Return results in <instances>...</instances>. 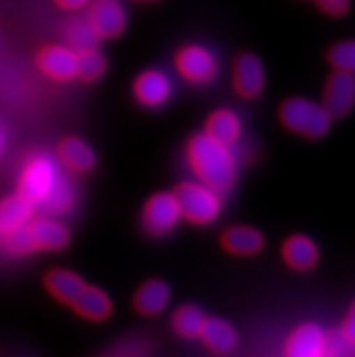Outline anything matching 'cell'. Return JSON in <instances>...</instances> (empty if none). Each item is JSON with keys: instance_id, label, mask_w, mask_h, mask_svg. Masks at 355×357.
<instances>
[{"instance_id": "obj_31", "label": "cell", "mask_w": 355, "mask_h": 357, "mask_svg": "<svg viewBox=\"0 0 355 357\" xmlns=\"http://www.w3.org/2000/svg\"><path fill=\"white\" fill-rule=\"evenodd\" d=\"M4 147H6V135L2 132V129H0V154H2Z\"/></svg>"}, {"instance_id": "obj_6", "label": "cell", "mask_w": 355, "mask_h": 357, "mask_svg": "<svg viewBox=\"0 0 355 357\" xmlns=\"http://www.w3.org/2000/svg\"><path fill=\"white\" fill-rule=\"evenodd\" d=\"M174 69L185 82L192 86H207L216 80L220 62L216 54L205 45L187 44L176 51Z\"/></svg>"}, {"instance_id": "obj_12", "label": "cell", "mask_w": 355, "mask_h": 357, "mask_svg": "<svg viewBox=\"0 0 355 357\" xmlns=\"http://www.w3.org/2000/svg\"><path fill=\"white\" fill-rule=\"evenodd\" d=\"M133 96L147 109L162 107L172 96V80L160 69L142 71L133 82Z\"/></svg>"}, {"instance_id": "obj_23", "label": "cell", "mask_w": 355, "mask_h": 357, "mask_svg": "<svg viewBox=\"0 0 355 357\" xmlns=\"http://www.w3.org/2000/svg\"><path fill=\"white\" fill-rule=\"evenodd\" d=\"M207 316L196 305H181L172 312L171 326L176 335L183 340H196L202 332V326Z\"/></svg>"}, {"instance_id": "obj_8", "label": "cell", "mask_w": 355, "mask_h": 357, "mask_svg": "<svg viewBox=\"0 0 355 357\" xmlns=\"http://www.w3.org/2000/svg\"><path fill=\"white\" fill-rule=\"evenodd\" d=\"M86 18L100 40L116 38L127 27L126 8L120 0H89Z\"/></svg>"}, {"instance_id": "obj_11", "label": "cell", "mask_w": 355, "mask_h": 357, "mask_svg": "<svg viewBox=\"0 0 355 357\" xmlns=\"http://www.w3.org/2000/svg\"><path fill=\"white\" fill-rule=\"evenodd\" d=\"M265 68L259 56L254 53H243L234 60L232 86L236 95L245 100H254L265 89Z\"/></svg>"}, {"instance_id": "obj_18", "label": "cell", "mask_w": 355, "mask_h": 357, "mask_svg": "<svg viewBox=\"0 0 355 357\" xmlns=\"http://www.w3.org/2000/svg\"><path fill=\"white\" fill-rule=\"evenodd\" d=\"M171 303V287L163 280H149L135 292L133 305L142 316L153 317L162 314Z\"/></svg>"}, {"instance_id": "obj_20", "label": "cell", "mask_w": 355, "mask_h": 357, "mask_svg": "<svg viewBox=\"0 0 355 357\" xmlns=\"http://www.w3.org/2000/svg\"><path fill=\"white\" fill-rule=\"evenodd\" d=\"M44 287L56 301L63 305H71L78 298L82 289L86 287V281L75 271L59 267L45 272Z\"/></svg>"}, {"instance_id": "obj_21", "label": "cell", "mask_w": 355, "mask_h": 357, "mask_svg": "<svg viewBox=\"0 0 355 357\" xmlns=\"http://www.w3.org/2000/svg\"><path fill=\"white\" fill-rule=\"evenodd\" d=\"M243 131V123L239 114L234 109L220 107L214 113L209 114L207 122H205V129L203 132H207L211 138H214L220 144H225L229 147L238 144L239 136Z\"/></svg>"}, {"instance_id": "obj_28", "label": "cell", "mask_w": 355, "mask_h": 357, "mask_svg": "<svg viewBox=\"0 0 355 357\" xmlns=\"http://www.w3.org/2000/svg\"><path fill=\"white\" fill-rule=\"evenodd\" d=\"M341 337L347 341L348 349H354V340H355V312H354V307L348 310L347 314V319L342 323V328H341Z\"/></svg>"}, {"instance_id": "obj_27", "label": "cell", "mask_w": 355, "mask_h": 357, "mask_svg": "<svg viewBox=\"0 0 355 357\" xmlns=\"http://www.w3.org/2000/svg\"><path fill=\"white\" fill-rule=\"evenodd\" d=\"M317 8L330 17H342L350 9V0H315Z\"/></svg>"}, {"instance_id": "obj_29", "label": "cell", "mask_w": 355, "mask_h": 357, "mask_svg": "<svg viewBox=\"0 0 355 357\" xmlns=\"http://www.w3.org/2000/svg\"><path fill=\"white\" fill-rule=\"evenodd\" d=\"M54 2H56L59 8L66 9V11H78V9L86 8L89 4V0H54Z\"/></svg>"}, {"instance_id": "obj_9", "label": "cell", "mask_w": 355, "mask_h": 357, "mask_svg": "<svg viewBox=\"0 0 355 357\" xmlns=\"http://www.w3.org/2000/svg\"><path fill=\"white\" fill-rule=\"evenodd\" d=\"M330 354V337L317 323L296 326L285 343V357H326Z\"/></svg>"}, {"instance_id": "obj_19", "label": "cell", "mask_w": 355, "mask_h": 357, "mask_svg": "<svg viewBox=\"0 0 355 357\" xmlns=\"http://www.w3.org/2000/svg\"><path fill=\"white\" fill-rule=\"evenodd\" d=\"M198 337L212 354L218 356L230 354L238 347V332L221 317H207Z\"/></svg>"}, {"instance_id": "obj_5", "label": "cell", "mask_w": 355, "mask_h": 357, "mask_svg": "<svg viewBox=\"0 0 355 357\" xmlns=\"http://www.w3.org/2000/svg\"><path fill=\"white\" fill-rule=\"evenodd\" d=\"M172 192L180 205L181 220L192 225H211L223 211V195L198 180L183 181Z\"/></svg>"}, {"instance_id": "obj_24", "label": "cell", "mask_w": 355, "mask_h": 357, "mask_svg": "<svg viewBox=\"0 0 355 357\" xmlns=\"http://www.w3.org/2000/svg\"><path fill=\"white\" fill-rule=\"evenodd\" d=\"M63 38H66V45H69L77 53L78 51L91 50V47H98L100 44V38L93 31V27L87 22L86 17L71 18L63 26Z\"/></svg>"}, {"instance_id": "obj_26", "label": "cell", "mask_w": 355, "mask_h": 357, "mask_svg": "<svg viewBox=\"0 0 355 357\" xmlns=\"http://www.w3.org/2000/svg\"><path fill=\"white\" fill-rule=\"evenodd\" d=\"M328 62L333 71H348L355 69V44L352 40L339 42L328 51Z\"/></svg>"}, {"instance_id": "obj_2", "label": "cell", "mask_w": 355, "mask_h": 357, "mask_svg": "<svg viewBox=\"0 0 355 357\" xmlns=\"http://www.w3.org/2000/svg\"><path fill=\"white\" fill-rule=\"evenodd\" d=\"M185 160L194 178L220 195L229 192L238 180V162L232 147L220 144L207 132H196L185 145Z\"/></svg>"}, {"instance_id": "obj_32", "label": "cell", "mask_w": 355, "mask_h": 357, "mask_svg": "<svg viewBox=\"0 0 355 357\" xmlns=\"http://www.w3.org/2000/svg\"><path fill=\"white\" fill-rule=\"evenodd\" d=\"M136 2H156V0H136Z\"/></svg>"}, {"instance_id": "obj_25", "label": "cell", "mask_w": 355, "mask_h": 357, "mask_svg": "<svg viewBox=\"0 0 355 357\" xmlns=\"http://www.w3.org/2000/svg\"><path fill=\"white\" fill-rule=\"evenodd\" d=\"M107 71V60L98 51V47L78 51L77 78L84 82H96Z\"/></svg>"}, {"instance_id": "obj_13", "label": "cell", "mask_w": 355, "mask_h": 357, "mask_svg": "<svg viewBox=\"0 0 355 357\" xmlns=\"http://www.w3.org/2000/svg\"><path fill=\"white\" fill-rule=\"evenodd\" d=\"M355 98V78L348 71H333L324 84L323 107L332 118L347 116Z\"/></svg>"}, {"instance_id": "obj_16", "label": "cell", "mask_w": 355, "mask_h": 357, "mask_svg": "<svg viewBox=\"0 0 355 357\" xmlns=\"http://www.w3.org/2000/svg\"><path fill=\"white\" fill-rule=\"evenodd\" d=\"M281 256L292 271L306 272L319 263V249L312 238L305 234H292L285 240Z\"/></svg>"}, {"instance_id": "obj_4", "label": "cell", "mask_w": 355, "mask_h": 357, "mask_svg": "<svg viewBox=\"0 0 355 357\" xmlns=\"http://www.w3.org/2000/svg\"><path fill=\"white\" fill-rule=\"evenodd\" d=\"M332 120V114L323 107V104H317L314 100L303 98V96L285 100L279 107V122L283 123L288 131L310 138V140H319L328 135Z\"/></svg>"}, {"instance_id": "obj_3", "label": "cell", "mask_w": 355, "mask_h": 357, "mask_svg": "<svg viewBox=\"0 0 355 357\" xmlns=\"http://www.w3.org/2000/svg\"><path fill=\"white\" fill-rule=\"evenodd\" d=\"M69 241V229L60 220L40 216L36 220L31 218L2 245L13 256H27L33 252H59L68 247Z\"/></svg>"}, {"instance_id": "obj_1", "label": "cell", "mask_w": 355, "mask_h": 357, "mask_svg": "<svg viewBox=\"0 0 355 357\" xmlns=\"http://www.w3.org/2000/svg\"><path fill=\"white\" fill-rule=\"evenodd\" d=\"M18 195L33 208L51 214L69 213L77 204V190L62 172V165L44 153H35L26 160L18 176Z\"/></svg>"}, {"instance_id": "obj_30", "label": "cell", "mask_w": 355, "mask_h": 357, "mask_svg": "<svg viewBox=\"0 0 355 357\" xmlns=\"http://www.w3.org/2000/svg\"><path fill=\"white\" fill-rule=\"evenodd\" d=\"M123 350H126V352H121V350H118V352H113V354H111V357H139V354L144 352V349H142L139 344L130 347L129 343L123 344Z\"/></svg>"}, {"instance_id": "obj_14", "label": "cell", "mask_w": 355, "mask_h": 357, "mask_svg": "<svg viewBox=\"0 0 355 357\" xmlns=\"http://www.w3.org/2000/svg\"><path fill=\"white\" fill-rule=\"evenodd\" d=\"M56 162L75 174H86L96 165V153L78 136H66L56 147Z\"/></svg>"}, {"instance_id": "obj_10", "label": "cell", "mask_w": 355, "mask_h": 357, "mask_svg": "<svg viewBox=\"0 0 355 357\" xmlns=\"http://www.w3.org/2000/svg\"><path fill=\"white\" fill-rule=\"evenodd\" d=\"M78 53L66 44L42 47L36 54V66L44 77L54 82H71L77 78Z\"/></svg>"}, {"instance_id": "obj_22", "label": "cell", "mask_w": 355, "mask_h": 357, "mask_svg": "<svg viewBox=\"0 0 355 357\" xmlns=\"http://www.w3.org/2000/svg\"><path fill=\"white\" fill-rule=\"evenodd\" d=\"M71 308L87 321L100 323L111 316L113 303H111V298L105 294L104 290L86 283L78 298L71 303Z\"/></svg>"}, {"instance_id": "obj_17", "label": "cell", "mask_w": 355, "mask_h": 357, "mask_svg": "<svg viewBox=\"0 0 355 357\" xmlns=\"http://www.w3.org/2000/svg\"><path fill=\"white\" fill-rule=\"evenodd\" d=\"M35 208L22 196L11 195L0 199V243L13 236L33 218Z\"/></svg>"}, {"instance_id": "obj_7", "label": "cell", "mask_w": 355, "mask_h": 357, "mask_svg": "<svg viewBox=\"0 0 355 357\" xmlns=\"http://www.w3.org/2000/svg\"><path fill=\"white\" fill-rule=\"evenodd\" d=\"M181 222V211L174 192L160 190L145 202L142 208V229L153 238L171 234Z\"/></svg>"}, {"instance_id": "obj_15", "label": "cell", "mask_w": 355, "mask_h": 357, "mask_svg": "<svg viewBox=\"0 0 355 357\" xmlns=\"http://www.w3.org/2000/svg\"><path fill=\"white\" fill-rule=\"evenodd\" d=\"M221 249L232 256H254L265 247V236L250 225H232L220 238Z\"/></svg>"}, {"instance_id": "obj_33", "label": "cell", "mask_w": 355, "mask_h": 357, "mask_svg": "<svg viewBox=\"0 0 355 357\" xmlns=\"http://www.w3.org/2000/svg\"><path fill=\"white\" fill-rule=\"evenodd\" d=\"M326 357H333V356H332V343H330V354H328V356H326Z\"/></svg>"}]
</instances>
